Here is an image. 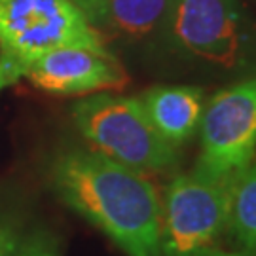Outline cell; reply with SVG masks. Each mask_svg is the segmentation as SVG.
Returning <instances> with one entry per match:
<instances>
[{
  "label": "cell",
  "mask_w": 256,
  "mask_h": 256,
  "mask_svg": "<svg viewBox=\"0 0 256 256\" xmlns=\"http://www.w3.org/2000/svg\"><path fill=\"white\" fill-rule=\"evenodd\" d=\"M239 247L256 256V160L230 184L228 228Z\"/></svg>",
  "instance_id": "cell-10"
},
{
  "label": "cell",
  "mask_w": 256,
  "mask_h": 256,
  "mask_svg": "<svg viewBox=\"0 0 256 256\" xmlns=\"http://www.w3.org/2000/svg\"><path fill=\"white\" fill-rule=\"evenodd\" d=\"M230 184L196 169L176 174L162 205L164 256H207L228 228Z\"/></svg>",
  "instance_id": "cell-5"
},
{
  "label": "cell",
  "mask_w": 256,
  "mask_h": 256,
  "mask_svg": "<svg viewBox=\"0 0 256 256\" xmlns=\"http://www.w3.org/2000/svg\"><path fill=\"white\" fill-rule=\"evenodd\" d=\"M25 78L52 95H90L102 90H122L129 82L126 68L110 52L72 46L42 55Z\"/></svg>",
  "instance_id": "cell-7"
},
{
  "label": "cell",
  "mask_w": 256,
  "mask_h": 256,
  "mask_svg": "<svg viewBox=\"0 0 256 256\" xmlns=\"http://www.w3.org/2000/svg\"><path fill=\"white\" fill-rule=\"evenodd\" d=\"M165 142L178 148L200 129L205 93L196 86H156L138 97Z\"/></svg>",
  "instance_id": "cell-8"
},
{
  "label": "cell",
  "mask_w": 256,
  "mask_h": 256,
  "mask_svg": "<svg viewBox=\"0 0 256 256\" xmlns=\"http://www.w3.org/2000/svg\"><path fill=\"white\" fill-rule=\"evenodd\" d=\"M52 184L59 200L104 232L128 256H164L162 202L146 174L95 150L57 158Z\"/></svg>",
  "instance_id": "cell-1"
},
{
  "label": "cell",
  "mask_w": 256,
  "mask_h": 256,
  "mask_svg": "<svg viewBox=\"0 0 256 256\" xmlns=\"http://www.w3.org/2000/svg\"><path fill=\"white\" fill-rule=\"evenodd\" d=\"M14 256H59L54 243H50L46 239H28L23 241L21 247Z\"/></svg>",
  "instance_id": "cell-12"
},
{
  "label": "cell",
  "mask_w": 256,
  "mask_h": 256,
  "mask_svg": "<svg viewBox=\"0 0 256 256\" xmlns=\"http://www.w3.org/2000/svg\"><path fill=\"white\" fill-rule=\"evenodd\" d=\"M76 128L95 152L142 174L173 171L176 148L165 142L138 97L93 93L72 106Z\"/></svg>",
  "instance_id": "cell-4"
},
{
  "label": "cell",
  "mask_w": 256,
  "mask_h": 256,
  "mask_svg": "<svg viewBox=\"0 0 256 256\" xmlns=\"http://www.w3.org/2000/svg\"><path fill=\"white\" fill-rule=\"evenodd\" d=\"M162 34L174 52L220 72L256 63V25L239 0H169Z\"/></svg>",
  "instance_id": "cell-3"
},
{
  "label": "cell",
  "mask_w": 256,
  "mask_h": 256,
  "mask_svg": "<svg viewBox=\"0 0 256 256\" xmlns=\"http://www.w3.org/2000/svg\"><path fill=\"white\" fill-rule=\"evenodd\" d=\"M202 152L196 171L214 180H234L256 160V74L205 101L200 122Z\"/></svg>",
  "instance_id": "cell-6"
},
{
  "label": "cell",
  "mask_w": 256,
  "mask_h": 256,
  "mask_svg": "<svg viewBox=\"0 0 256 256\" xmlns=\"http://www.w3.org/2000/svg\"><path fill=\"white\" fill-rule=\"evenodd\" d=\"M101 32L142 40L162 34L169 0H72Z\"/></svg>",
  "instance_id": "cell-9"
},
{
  "label": "cell",
  "mask_w": 256,
  "mask_h": 256,
  "mask_svg": "<svg viewBox=\"0 0 256 256\" xmlns=\"http://www.w3.org/2000/svg\"><path fill=\"white\" fill-rule=\"evenodd\" d=\"M108 52L102 32L72 0H0V92L57 48Z\"/></svg>",
  "instance_id": "cell-2"
},
{
  "label": "cell",
  "mask_w": 256,
  "mask_h": 256,
  "mask_svg": "<svg viewBox=\"0 0 256 256\" xmlns=\"http://www.w3.org/2000/svg\"><path fill=\"white\" fill-rule=\"evenodd\" d=\"M207 256H254V254H250V252H247V250H212V252H209Z\"/></svg>",
  "instance_id": "cell-13"
},
{
  "label": "cell",
  "mask_w": 256,
  "mask_h": 256,
  "mask_svg": "<svg viewBox=\"0 0 256 256\" xmlns=\"http://www.w3.org/2000/svg\"><path fill=\"white\" fill-rule=\"evenodd\" d=\"M21 239L14 224L0 214V256H14L21 247Z\"/></svg>",
  "instance_id": "cell-11"
}]
</instances>
